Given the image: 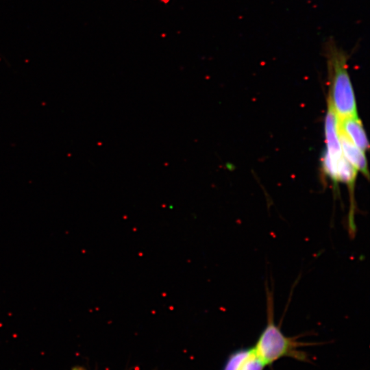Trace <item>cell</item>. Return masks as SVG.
Here are the masks:
<instances>
[{"instance_id":"6","label":"cell","mask_w":370,"mask_h":370,"mask_svg":"<svg viewBox=\"0 0 370 370\" xmlns=\"http://www.w3.org/2000/svg\"><path fill=\"white\" fill-rule=\"evenodd\" d=\"M338 137L343 156L356 170L367 178L369 170L365 152L357 147L342 132L338 130Z\"/></svg>"},{"instance_id":"3","label":"cell","mask_w":370,"mask_h":370,"mask_svg":"<svg viewBox=\"0 0 370 370\" xmlns=\"http://www.w3.org/2000/svg\"><path fill=\"white\" fill-rule=\"evenodd\" d=\"M326 151L322 158V167L325 174L334 175L337 172L339 160L343 157L338 131V117L331 103L328 100L325 120Z\"/></svg>"},{"instance_id":"7","label":"cell","mask_w":370,"mask_h":370,"mask_svg":"<svg viewBox=\"0 0 370 370\" xmlns=\"http://www.w3.org/2000/svg\"><path fill=\"white\" fill-rule=\"evenodd\" d=\"M72 370H86V369L82 367H75L72 369Z\"/></svg>"},{"instance_id":"2","label":"cell","mask_w":370,"mask_h":370,"mask_svg":"<svg viewBox=\"0 0 370 370\" xmlns=\"http://www.w3.org/2000/svg\"><path fill=\"white\" fill-rule=\"evenodd\" d=\"M266 285L267 324L253 347L256 353L266 366L284 357L309 362L307 354L299 348L310 343L297 341L299 336H285L275 324L273 291Z\"/></svg>"},{"instance_id":"5","label":"cell","mask_w":370,"mask_h":370,"mask_svg":"<svg viewBox=\"0 0 370 370\" xmlns=\"http://www.w3.org/2000/svg\"><path fill=\"white\" fill-rule=\"evenodd\" d=\"M338 129L360 149L364 152L369 149L367 136L358 115L338 120Z\"/></svg>"},{"instance_id":"4","label":"cell","mask_w":370,"mask_h":370,"mask_svg":"<svg viewBox=\"0 0 370 370\" xmlns=\"http://www.w3.org/2000/svg\"><path fill=\"white\" fill-rule=\"evenodd\" d=\"M265 367L251 347L242 348L232 353L223 370H263Z\"/></svg>"},{"instance_id":"1","label":"cell","mask_w":370,"mask_h":370,"mask_svg":"<svg viewBox=\"0 0 370 370\" xmlns=\"http://www.w3.org/2000/svg\"><path fill=\"white\" fill-rule=\"evenodd\" d=\"M322 49L326 59L330 82L328 100L331 103L338 120L357 116L355 95L348 72V53L337 45L332 37L323 42Z\"/></svg>"}]
</instances>
